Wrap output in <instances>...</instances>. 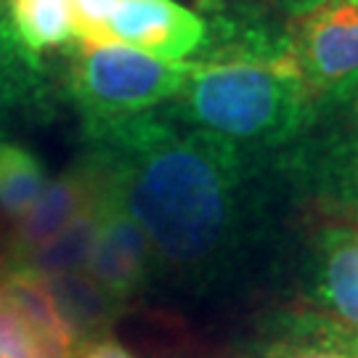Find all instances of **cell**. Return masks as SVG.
Segmentation results:
<instances>
[{
    "mask_svg": "<svg viewBox=\"0 0 358 358\" xmlns=\"http://www.w3.org/2000/svg\"><path fill=\"white\" fill-rule=\"evenodd\" d=\"M106 199L146 234L157 276L192 294L242 279L279 231L289 194L276 159L242 152L159 109L85 133Z\"/></svg>",
    "mask_w": 358,
    "mask_h": 358,
    "instance_id": "obj_1",
    "label": "cell"
},
{
    "mask_svg": "<svg viewBox=\"0 0 358 358\" xmlns=\"http://www.w3.org/2000/svg\"><path fill=\"white\" fill-rule=\"evenodd\" d=\"M316 93L292 56L194 62L176 99L159 112L242 152L276 159L300 136Z\"/></svg>",
    "mask_w": 358,
    "mask_h": 358,
    "instance_id": "obj_2",
    "label": "cell"
},
{
    "mask_svg": "<svg viewBox=\"0 0 358 358\" xmlns=\"http://www.w3.org/2000/svg\"><path fill=\"white\" fill-rule=\"evenodd\" d=\"M276 170L289 202L358 223V75L321 90Z\"/></svg>",
    "mask_w": 358,
    "mask_h": 358,
    "instance_id": "obj_3",
    "label": "cell"
},
{
    "mask_svg": "<svg viewBox=\"0 0 358 358\" xmlns=\"http://www.w3.org/2000/svg\"><path fill=\"white\" fill-rule=\"evenodd\" d=\"M194 62H162L125 45L77 51L64 90L83 117V133L146 115L176 99Z\"/></svg>",
    "mask_w": 358,
    "mask_h": 358,
    "instance_id": "obj_4",
    "label": "cell"
},
{
    "mask_svg": "<svg viewBox=\"0 0 358 358\" xmlns=\"http://www.w3.org/2000/svg\"><path fill=\"white\" fill-rule=\"evenodd\" d=\"M294 279L310 310L358 329V223L327 217L308 231Z\"/></svg>",
    "mask_w": 358,
    "mask_h": 358,
    "instance_id": "obj_5",
    "label": "cell"
},
{
    "mask_svg": "<svg viewBox=\"0 0 358 358\" xmlns=\"http://www.w3.org/2000/svg\"><path fill=\"white\" fill-rule=\"evenodd\" d=\"M0 350L6 358H75L48 284L27 268L0 266Z\"/></svg>",
    "mask_w": 358,
    "mask_h": 358,
    "instance_id": "obj_6",
    "label": "cell"
},
{
    "mask_svg": "<svg viewBox=\"0 0 358 358\" xmlns=\"http://www.w3.org/2000/svg\"><path fill=\"white\" fill-rule=\"evenodd\" d=\"M289 53L313 93L358 75V0H321L292 19Z\"/></svg>",
    "mask_w": 358,
    "mask_h": 358,
    "instance_id": "obj_7",
    "label": "cell"
},
{
    "mask_svg": "<svg viewBox=\"0 0 358 358\" xmlns=\"http://www.w3.org/2000/svg\"><path fill=\"white\" fill-rule=\"evenodd\" d=\"M115 45L162 62H186L202 51L207 22L176 0H125L109 22Z\"/></svg>",
    "mask_w": 358,
    "mask_h": 358,
    "instance_id": "obj_8",
    "label": "cell"
},
{
    "mask_svg": "<svg viewBox=\"0 0 358 358\" xmlns=\"http://www.w3.org/2000/svg\"><path fill=\"white\" fill-rule=\"evenodd\" d=\"M101 196V176L85 154L69 165L59 178L48 180L38 202L13 223V231L0 255V266H19L22 260L48 244L75 220L90 202Z\"/></svg>",
    "mask_w": 358,
    "mask_h": 358,
    "instance_id": "obj_9",
    "label": "cell"
},
{
    "mask_svg": "<svg viewBox=\"0 0 358 358\" xmlns=\"http://www.w3.org/2000/svg\"><path fill=\"white\" fill-rule=\"evenodd\" d=\"M85 271L122 306L138 297L157 276V263L146 234L109 199Z\"/></svg>",
    "mask_w": 358,
    "mask_h": 358,
    "instance_id": "obj_10",
    "label": "cell"
},
{
    "mask_svg": "<svg viewBox=\"0 0 358 358\" xmlns=\"http://www.w3.org/2000/svg\"><path fill=\"white\" fill-rule=\"evenodd\" d=\"M244 358H358V329L310 308L273 310L260 321Z\"/></svg>",
    "mask_w": 358,
    "mask_h": 358,
    "instance_id": "obj_11",
    "label": "cell"
},
{
    "mask_svg": "<svg viewBox=\"0 0 358 358\" xmlns=\"http://www.w3.org/2000/svg\"><path fill=\"white\" fill-rule=\"evenodd\" d=\"M53 101L51 77L40 59L24 51L16 40L0 0V138L16 125L48 115Z\"/></svg>",
    "mask_w": 358,
    "mask_h": 358,
    "instance_id": "obj_12",
    "label": "cell"
},
{
    "mask_svg": "<svg viewBox=\"0 0 358 358\" xmlns=\"http://www.w3.org/2000/svg\"><path fill=\"white\" fill-rule=\"evenodd\" d=\"M45 284H48L56 310L64 319L77 348L103 337V332L120 319V313L125 308L106 292L101 284L93 282L88 271L51 276V279H45Z\"/></svg>",
    "mask_w": 358,
    "mask_h": 358,
    "instance_id": "obj_13",
    "label": "cell"
},
{
    "mask_svg": "<svg viewBox=\"0 0 358 358\" xmlns=\"http://www.w3.org/2000/svg\"><path fill=\"white\" fill-rule=\"evenodd\" d=\"M103 207H106V196H103L101 186V196L96 202H90L62 234H56L51 242L35 250L19 266H8V268H27L43 276V279L72 273V271H85L90 252H93V244H96V236H99V229H101Z\"/></svg>",
    "mask_w": 358,
    "mask_h": 358,
    "instance_id": "obj_14",
    "label": "cell"
},
{
    "mask_svg": "<svg viewBox=\"0 0 358 358\" xmlns=\"http://www.w3.org/2000/svg\"><path fill=\"white\" fill-rule=\"evenodd\" d=\"M6 13L16 40L35 59L75 45V0H8Z\"/></svg>",
    "mask_w": 358,
    "mask_h": 358,
    "instance_id": "obj_15",
    "label": "cell"
},
{
    "mask_svg": "<svg viewBox=\"0 0 358 358\" xmlns=\"http://www.w3.org/2000/svg\"><path fill=\"white\" fill-rule=\"evenodd\" d=\"M48 186L45 162L24 143L0 138V215L19 220Z\"/></svg>",
    "mask_w": 358,
    "mask_h": 358,
    "instance_id": "obj_16",
    "label": "cell"
},
{
    "mask_svg": "<svg viewBox=\"0 0 358 358\" xmlns=\"http://www.w3.org/2000/svg\"><path fill=\"white\" fill-rule=\"evenodd\" d=\"M125 0H75V51L115 45L109 22Z\"/></svg>",
    "mask_w": 358,
    "mask_h": 358,
    "instance_id": "obj_17",
    "label": "cell"
},
{
    "mask_svg": "<svg viewBox=\"0 0 358 358\" xmlns=\"http://www.w3.org/2000/svg\"><path fill=\"white\" fill-rule=\"evenodd\" d=\"M75 358H136L125 345H120L112 337H99V340H90L85 345H80L75 350Z\"/></svg>",
    "mask_w": 358,
    "mask_h": 358,
    "instance_id": "obj_18",
    "label": "cell"
},
{
    "mask_svg": "<svg viewBox=\"0 0 358 358\" xmlns=\"http://www.w3.org/2000/svg\"><path fill=\"white\" fill-rule=\"evenodd\" d=\"M260 6H266L268 11L273 13H282V16H289V19H297L308 13L313 6H319L321 0H255Z\"/></svg>",
    "mask_w": 358,
    "mask_h": 358,
    "instance_id": "obj_19",
    "label": "cell"
},
{
    "mask_svg": "<svg viewBox=\"0 0 358 358\" xmlns=\"http://www.w3.org/2000/svg\"><path fill=\"white\" fill-rule=\"evenodd\" d=\"M0 358H6V353H3V350H0Z\"/></svg>",
    "mask_w": 358,
    "mask_h": 358,
    "instance_id": "obj_20",
    "label": "cell"
}]
</instances>
